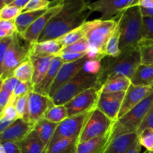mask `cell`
I'll use <instances>...</instances> for the list:
<instances>
[{
    "instance_id": "1",
    "label": "cell",
    "mask_w": 153,
    "mask_h": 153,
    "mask_svg": "<svg viewBox=\"0 0 153 153\" xmlns=\"http://www.w3.org/2000/svg\"><path fill=\"white\" fill-rule=\"evenodd\" d=\"M88 2L84 0L64 1L61 10L52 18L37 42L56 40L82 26L90 14Z\"/></svg>"
},
{
    "instance_id": "2",
    "label": "cell",
    "mask_w": 153,
    "mask_h": 153,
    "mask_svg": "<svg viewBox=\"0 0 153 153\" xmlns=\"http://www.w3.org/2000/svg\"><path fill=\"white\" fill-rule=\"evenodd\" d=\"M102 68L98 74L99 87L120 76L132 78L137 67L141 64L138 48L121 51L117 57L106 56L101 61Z\"/></svg>"
},
{
    "instance_id": "3",
    "label": "cell",
    "mask_w": 153,
    "mask_h": 153,
    "mask_svg": "<svg viewBox=\"0 0 153 153\" xmlns=\"http://www.w3.org/2000/svg\"><path fill=\"white\" fill-rule=\"evenodd\" d=\"M120 34V49L126 50L137 48L143 39V16L138 4L129 7L118 16Z\"/></svg>"
},
{
    "instance_id": "4",
    "label": "cell",
    "mask_w": 153,
    "mask_h": 153,
    "mask_svg": "<svg viewBox=\"0 0 153 153\" xmlns=\"http://www.w3.org/2000/svg\"><path fill=\"white\" fill-rule=\"evenodd\" d=\"M93 88H97L101 91L99 87L98 75L90 74L82 70L60 88L51 97V100L54 105H64L79 94Z\"/></svg>"
},
{
    "instance_id": "5",
    "label": "cell",
    "mask_w": 153,
    "mask_h": 153,
    "mask_svg": "<svg viewBox=\"0 0 153 153\" xmlns=\"http://www.w3.org/2000/svg\"><path fill=\"white\" fill-rule=\"evenodd\" d=\"M152 105L153 91L137 106L114 123L112 129V140L119 136L137 133Z\"/></svg>"
},
{
    "instance_id": "6",
    "label": "cell",
    "mask_w": 153,
    "mask_h": 153,
    "mask_svg": "<svg viewBox=\"0 0 153 153\" xmlns=\"http://www.w3.org/2000/svg\"><path fill=\"white\" fill-rule=\"evenodd\" d=\"M117 24L118 17L111 20L94 19L87 21L82 25L85 37L88 40L89 46L98 49L103 58L106 57L105 49L108 40L116 29Z\"/></svg>"
},
{
    "instance_id": "7",
    "label": "cell",
    "mask_w": 153,
    "mask_h": 153,
    "mask_svg": "<svg viewBox=\"0 0 153 153\" xmlns=\"http://www.w3.org/2000/svg\"><path fill=\"white\" fill-rule=\"evenodd\" d=\"M22 38L16 33L13 36V40L6 53L4 61L0 65V79L4 80L13 76V73L19 64L29 58L30 43L22 42Z\"/></svg>"
},
{
    "instance_id": "8",
    "label": "cell",
    "mask_w": 153,
    "mask_h": 153,
    "mask_svg": "<svg viewBox=\"0 0 153 153\" xmlns=\"http://www.w3.org/2000/svg\"><path fill=\"white\" fill-rule=\"evenodd\" d=\"M114 123L99 109L95 108L84 126L79 137V143L105 135L112 131Z\"/></svg>"
},
{
    "instance_id": "9",
    "label": "cell",
    "mask_w": 153,
    "mask_h": 153,
    "mask_svg": "<svg viewBox=\"0 0 153 153\" xmlns=\"http://www.w3.org/2000/svg\"><path fill=\"white\" fill-rule=\"evenodd\" d=\"M101 91L93 88L84 91L64 105L67 110L68 117L84 114L97 108Z\"/></svg>"
},
{
    "instance_id": "10",
    "label": "cell",
    "mask_w": 153,
    "mask_h": 153,
    "mask_svg": "<svg viewBox=\"0 0 153 153\" xmlns=\"http://www.w3.org/2000/svg\"><path fill=\"white\" fill-rule=\"evenodd\" d=\"M139 0H99L88 2V8L91 12L102 13L100 19H116L123 11L133 5L137 4Z\"/></svg>"
},
{
    "instance_id": "11",
    "label": "cell",
    "mask_w": 153,
    "mask_h": 153,
    "mask_svg": "<svg viewBox=\"0 0 153 153\" xmlns=\"http://www.w3.org/2000/svg\"><path fill=\"white\" fill-rule=\"evenodd\" d=\"M91 113V111L84 114L68 117L67 119L60 123L49 145L62 139L79 138Z\"/></svg>"
},
{
    "instance_id": "12",
    "label": "cell",
    "mask_w": 153,
    "mask_h": 153,
    "mask_svg": "<svg viewBox=\"0 0 153 153\" xmlns=\"http://www.w3.org/2000/svg\"><path fill=\"white\" fill-rule=\"evenodd\" d=\"M53 105L49 97L31 91L28 94L27 112L24 120L34 126L43 119L48 109Z\"/></svg>"
},
{
    "instance_id": "13",
    "label": "cell",
    "mask_w": 153,
    "mask_h": 153,
    "mask_svg": "<svg viewBox=\"0 0 153 153\" xmlns=\"http://www.w3.org/2000/svg\"><path fill=\"white\" fill-rule=\"evenodd\" d=\"M64 3V1H55V4L54 1H52L53 4L51 3L50 7L42 16H40L23 34L19 35L25 41L29 43L37 42L39 37L46 28L49 21L61 10Z\"/></svg>"
},
{
    "instance_id": "14",
    "label": "cell",
    "mask_w": 153,
    "mask_h": 153,
    "mask_svg": "<svg viewBox=\"0 0 153 153\" xmlns=\"http://www.w3.org/2000/svg\"><path fill=\"white\" fill-rule=\"evenodd\" d=\"M126 92L101 93L97 102V108L116 122L118 120L120 111Z\"/></svg>"
},
{
    "instance_id": "15",
    "label": "cell",
    "mask_w": 153,
    "mask_h": 153,
    "mask_svg": "<svg viewBox=\"0 0 153 153\" xmlns=\"http://www.w3.org/2000/svg\"><path fill=\"white\" fill-rule=\"evenodd\" d=\"M88 60V58H87V56H85V58L75 62L64 63V64L60 68L57 74L56 79L51 88L49 97L51 98L60 88L71 80L79 72L82 71Z\"/></svg>"
},
{
    "instance_id": "16",
    "label": "cell",
    "mask_w": 153,
    "mask_h": 153,
    "mask_svg": "<svg viewBox=\"0 0 153 153\" xmlns=\"http://www.w3.org/2000/svg\"><path fill=\"white\" fill-rule=\"evenodd\" d=\"M153 91V87L135 86L131 84L124 97L118 119L126 114Z\"/></svg>"
},
{
    "instance_id": "17",
    "label": "cell",
    "mask_w": 153,
    "mask_h": 153,
    "mask_svg": "<svg viewBox=\"0 0 153 153\" xmlns=\"http://www.w3.org/2000/svg\"><path fill=\"white\" fill-rule=\"evenodd\" d=\"M34 126L22 119H17L0 134V143L13 142L19 143L31 131Z\"/></svg>"
},
{
    "instance_id": "18",
    "label": "cell",
    "mask_w": 153,
    "mask_h": 153,
    "mask_svg": "<svg viewBox=\"0 0 153 153\" xmlns=\"http://www.w3.org/2000/svg\"><path fill=\"white\" fill-rule=\"evenodd\" d=\"M63 64H64V61L61 59V57L55 56L52 60V64H51L50 67H49L46 76L38 85L33 88V91L37 93V94L49 97L51 88L56 79L57 74H58L60 68Z\"/></svg>"
},
{
    "instance_id": "19",
    "label": "cell",
    "mask_w": 153,
    "mask_h": 153,
    "mask_svg": "<svg viewBox=\"0 0 153 153\" xmlns=\"http://www.w3.org/2000/svg\"><path fill=\"white\" fill-rule=\"evenodd\" d=\"M63 46L58 40H46L30 43L29 56H59Z\"/></svg>"
},
{
    "instance_id": "20",
    "label": "cell",
    "mask_w": 153,
    "mask_h": 153,
    "mask_svg": "<svg viewBox=\"0 0 153 153\" xmlns=\"http://www.w3.org/2000/svg\"><path fill=\"white\" fill-rule=\"evenodd\" d=\"M112 131L102 137L79 143L76 153H104L111 142Z\"/></svg>"
},
{
    "instance_id": "21",
    "label": "cell",
    "mask_w": 153,
    "mask_h": 153,
    "mask_svg": "<svg viewBox=\"0 0 153 153\" xmlns=\"http://www.w3.org/2000/svg\"><path fill=\"white\" fill-rule=\"evenodd\" d=\"M55 56H47V57H34L29 56L30 60L32 63L33 78H32V86L38 85L46 74L47 73L49 67H50L52 61Z\"/></svg>"
},
{
    "instance_id": "22",
    "label": "cell",
    "mask_w": 153,
    "mask_h": 153,
    "mask_svg": "<svg viewBox=\"0 0 153 153\" xmlns=\"http://www.w3.org/2000/svg\"><path fill=\"white\" fill-rule=\"evenodd\" d=\"M137 140V133L119 136L112 140L104 153H127Z\"/></svg>"
},
{
    "instance_id": "23",
    "label": "cell",
    "mask_w": 153,
    "mask_h": 153,
    "mask_svg": "<svg viewBox=\"0 0 153 153\" xmlns=\"http://www.w3.org/2000/svg\"><path fill=\"white\" fill-rule=\"evenodd\" d=\"M21 153H46L47 147L40 140L34 130L31 131L20 143Z\"/></svg>"
},
{
    "instance_id": "24",
    "label": "cell",
    "mask_w": 153,
    "mask_h": 153,
    "mask_svg": "<svg viewBox=\"0 0 153 153\" xmlns=\"http://www.w3.org/2000/svg\"><path fill=\"white\" fill-rule=\"evenodd\" d=\"M131 82L135 86L153 87V65L140 64L136 69Z\"/></svg>"
},
{
    "instance_id": "25",
    "label": "cell",
    "mask_w": 153,
    "mask_h": 153,
    "mask_svg": "<svg viewBox=\"0 0 153 153\" xmlns=\"http://www.w3.org/2000/svg\"><path fill=\"white\" fill-rule=\"evenodd\" d=\"M58 126V124L49 122L45 119L40 120L34 126L33 130L35 131L39 138L44 143L47 149Z\"/></svg>"
},
{
    "instance_id": "26",
    "label": "cell",
    "mask_w": 153,
    "mask_h": 153,
    "mask_svg": "<svg viewBox=\"0 0 153 153\" xmlns=\"http://www.w3.org/2000/svg\"><path fill=\"white\" fill-rule=\"evenodd\" d=\"M48 10V9H47ZM47 10H37V11L26 12V13H22L16 19V23L17 33L20 34H23L40 16L43 14Z\"/></svg>"
},
{
    "instance_id": "27",
    "label": "cell",
    "mask_w": 153,
    "mask_h": 153,
    "mask_svg": "<svg viewBox=\"0 0 153 153\" xmlns=\"http://www.w3.org/2000/svg\"><path fill=\"white\" fill-rule=\"evenodd\" d=\"M79 138L62 139L48 146L46 153H76Z\"/></svg>"
},
{
    "instance_id": "28",
    "label": "cell",
    "mask_w": 153,
    "mask_h": 153,
    "mask_svg": "<svg viewBox=\"0 0 153 153\" xmlns=\"http://www.w3.org/2000/svg\"><path fill=\"white\" fill-rule=\"evenodd\" d=\"M131 85V79L126 76H120L106 82L101 88V93L126 92Z\"/></svg>"
},
{
    "instance_id": "29",
    "label": "cell",
    "mask_w": 153,
    "mask_h": 153,
    "mask_svg": "<svg viewBox=\"0 0 153 153\" xmlns=\"http://www.w3.org/2000/svg\"><path fill=\"white\" fill-rule=\"evenodd\" d=\"M33 66L30 58H27L25 61L19 64L16 67L13 73V76L18 79L19 82H25V83H31L32 85L33 78Z\"/></svg>"
},
{
    "instance_id": "30",
    "label": "cell",
    "mask_w": 153,
    "mask_h": 153,
    "mask_svg": "<svg viewBox=\"0 0 153 153\" xmlns=\"http://www.w3.org/2000/svg\"><path fill=\"white\" fill-rule=\"evenodd\" d=\"M67 117H68V113L65 106L53 105L48 109L43 117V119L54 123L59 124Z\"/></svg>"
},
{
    "instance_id": "31",
    "label": "cell",
    "mask_w": 153,
    "mask_h": 153,
    "mask_svg": "<svg viewBox=\"0 0 153 153\" xmlns=\"http://www.w3.org/2000/svg\"><path fill=\"white\" fill-rule=\"evenodd\" d=\"M137 48L140 54L141 64L153 65V40L143 38L139 42Z\"/></svg>"
},
{
    "instance_id": "32",
    "label": "cell",
    "mask_w": 153,
    "mask_h": 153,
    "mask_svg": "<svg viewBox=\"0 0 153 153\" xmlns=\"http://www.w3.org/2000/svg\"><path fill=\"white\" fill-rule=\"evenodd\" d=\"M120 34L119 25L117 24L116 29L109 37L105 46V53L106 56L117 57L118 55H120V54L121 53L120 49Z\"/></svg>"
},
{
    "instance_id": "33",
    "label": "cell",
    "mask_w": 153,
    "mask_h": 153,
    "mask_svg": "<svg viewBox=\"0 0 153 153\" xmlns=\"http://www.w3.org/2000/svg\"><path fill=\"white\" fill-rule=\"evenodd\" d=\"M85 37V31H84L82 25L79 28H76L73 31H69L68 33L65 34L64 35L61 36V37L58 38L57 40L60 42L63 46V48L65 46L71 45L73 43H76L78 40H81L82 38Z\"/></svg>"
},
{
    "instance_id": "34",
    "label": "cell",
    "mask_w": 153,
    "mask_h": 153,
    "mask_svg": "<svg viewBox=\"0 0 153 153\" xmlns=\"http://www.w3.org/2000/svg\"><path fill=\"white\" fill-rule=\"evenodd\" d=\"M137 138L141 146H143L147 152L153 151V128H146L137 133Z\"/></svg>"
},
{
    "instance_id": "35",
    "label": "cell",
    "mask_w": 153,
    "mask_h": 153,
    "mask_svg": "<svg viewBox=\"0 0 153 153\" xmlns=\"http://www.w3.org/2000/svg\"><path fill=\"white\" fill-rule=\"evenodd\" d=\"M88 46L89 45L87 39L83 37L76 43L63 48L60 55L64 53H84L87 52Z\"/></svg>"
},
{
    "instance_id": "36",
    "label": "cell",
    "mask_w": 153,
    "mask_h": 153,
    "mask_svg": "<svg viewBox=\"0 0 153 153\" xmlns=\"http://www.w3.org/2000/svg\"><path fill=\"white\" fill-rule=\"evenodd\" d=\"M17 33L15 20H0V39L13 37Z\"/></svg>"
},
{
    "instance_id": "37",
    "label": "cell",
    "mask_w": 153,
    "mask_h": 153,
    "mask_svg": "<svg viewBox=\"0 0 153 153\" xmlns=\"http://www.w3.org/2000/svg\"><path fill=\"white\" fill-rule=\"evenodd\" d=\"M51 3L52 1H49L48 0H29L26 6L22 10V13L47 10L50 7Z\"/></svg>"
},
{
    "instance_id": "38",
    "label": "cell",
    "mask_w": 153,
    "mask_h": 153,
    "mask_svg": "<svg viewBox=\"0 0 153 153\" xmlns=\"http://www.w3.org/2000/svg\"><path fill=\"white\" fill-rule=\"evenodd\" d=\"M22 13V10L11 5H6L0 9V20H15Z\"/></svg>"
},
{
    "instance_id": "39",
    "label": "cell",
    "mask_w": 153,
    "mask_h": 153,
    "mask_svg": "<svg viewBox=\"0 0 153 153\" xmlns=\"http://www.w3.org/2000/svg\"><path fill=\"white\" fill-rule=\"evenodd\" d=\"M31 91H33V86L31 83L19 82L16 88H15L13 94H12L10 102L13 103L16 99L22 97V96L28 95Z\"/></svg>"
},
{
    "instance_id": "40",
    "label": "cell",
    "mask_w": 153,
    "mask_h": 153,
    "mask_svg": "<svg viewBox=\"0 0 153 153\" xmlns=\"http://www.w3.org/2000/svg\"><path fill=\"white\" fill-rule=\"evenodd\" d=\"M28 94V95H25L21 97H19L13 102L15 108H16V112H17L18 118L19 119L24 120L25 115H26Z\"/></svg>"
},
{
    "instance_id": "41",
    "label": "cell",
    "mask_w": 153,
    "mask_h": 153,
    "mask_svg": "<svg viewBox=\"0 0 153 153\" xmlns=\"http://www.w3.org/2000/svg\"><path fill=\"white\" fill-rule=\"evenodd\" d=\"M17 119L19 118L13 103H9L0 113V120H4L13 123Z\"/></svg>"
},
{
    "instance_id": "42",
    "label": "cell",
    "mask_w": 153,
    "mask_h": 153,
    "mask_svg": "<svg viewBox=\"0 0 153 153\" xmlns=\"http://www.w3.org/2000/svg\"><path fill=\"white\" fill-rule=\"evenodd\" d=\"M143 38L153 40V17H143Z\"/></svg>"
},
{
    "instance_id": "43",
    "label": "cell",
    "mask_w": 153,
    "mask_h": 153,
    "mask_svg": "<svg viewBox=\"0 0 153 153\" xmlns=\"http://www.w3.org/2000/svg\"><path fill=\"white\" fill-rule=\"evenodd\" d=\"M102 68L101 61L99 60H88L84 66V69L86 73L92 75H98Z\"/></svg>"
},
{
    "instance_id": "44",
    "label": "cell",
    "mask_w": 153,
    "mask_h": 153,
    "mask_svg": "<svg viewBox=\"0 0 153 153\" xmlns=\"http://www.w3.org/2000/svg\"><path fill=\"white\" fill-rule=\"evenodd\" d=\"M19 82V81L16 78H15L14 76H11V77L7 78L4 80L1 81V87H0V88L5 90L6 91L10 93L12 95Z\"/></svg>"
},
{
    "instance_id": "45",
    "label": "cell",
    "mask_w": 153,
    "mask_h": 153,
    "mask_svg": "<svg viewBox=\"0 0 153 153\" xmlns=\"http://www.w3.org/2000/svg\"><path fill=\"white\" fill-rule=\"evenodd\" d=\"M13 40V37L0 39V65L3 63L6 53Z\"/></svg>"
},
{
    "instance_id": "46",
    "label": "cell",
    "mask_w": 153,
    "mask_h": 153,
    "mask_svg": "<svg viewBox=\"0 0 153 153\" xmlns=\"http://www.w3.org/2000/svg\"><path fill=\"white\" fill-rule=\"evenodd\" d=\"M64 63H71L77 61L86 56V52L84 53H64L59 55Z\"/></svg>"
},
{
    "instance_id": "47",
    "label": "cell",
    "mask_w": 153,
    "mask_h": 153,
    "mask_svg": "<svg viewBox=\"0 0 153 153\" xmlns=\"http://www.w3.org/2000/svg\"><path fill=\"white\" fill-rule=\"evenodd\" d=\"M153 128V105H152V107L150 108L149 111H148L146 116L145 117L144 120H143L140 128H139L138 131H137V134L138 132H140V131H141L142 130L145 129V128Z\"/></svg>"
},
{
    "instance_id": "48",
    "label": "cell",
    "mask_w": 153,
    "mask_h": 153,
    "mask_svg": "<svg viewBox=\"0 0 153 153\" xmlns=\"http://www.w3.org/2000/svg\"><path fill=\"white\" fill-rule=\"evenodd\" d=\"M11 94L5 90L0 88V109L1 111L10 103L11 100Z\"/></svg>"
},
{
    "instance_id": "49",
    "label": "cell",
    "mask_w": 153,
    "mask_h": 153,
    "mask_svg": "<svg viewBox=\"0 0 153 153\" xmlns=\"http://www.w3.org/2000/svg\"><path fill=\"white\" fill-rule=\"evenodd\" d=\"M0 144L3 146L5 153H21L19 143H13V142H4Z\"/></svg>"
},
{
    "instance_id": "50",
    "label": "cell",
    "mask_w": 153,
    "mask_h": 153,
    "mask_svg": "<svg viewBox=\"0 0 153 153\" xmlns=\"http://www.w3.org/2000/svg\"><path fill=\"white\" fill-rule=\"evenodd\" d=\"M28 1H29V0H13L10 3V5L17 7V8L22 10L24 9V7L26 6V4H28Z\"/></svg>"
},
{
    "instance_id": "51",
    "label": "cell",
    "mask_w": 153,
    "mask_h": 153,
    "mask_svg": "<svg viewBox=\"0 0 153 153\" xmlns=\"http://www.w3.org/2000/svg\"><path fill=\"white\" fill-rule=\"evenodd\" d=\"M140 150H141V145L139 143L138 138H137V140L129 148L127 153H140Z\"/></svg>"
},
{
    "instance_id": "52",
    "label": "cell",
    "mask_w": 153,
    "mask_h": 153,
    "mask_svg": "<svg viewBox=\"0 0 153 153\" xmlns=\"http://www.w3.org/2000/svg\"><path fill=\"white\" fill-rule=\"evenodd\" d=\"M138 5L143 8H153V0H139Z\"/></svg>"
},
{
    "instance_id": "53",
    "label": "cell",
    "mask_w": 153,
    "mask_h": 153,
    "mask_svg": "<svg viewBox=\"0 0 153 153\" xmlns=\"http://www.w3.org/2000/svg\"><path fill=\"white\" fill-rule=\"evenodd\" d=\"M140 11L143 17H153V8L149 9L140 7Z\"/></svg>"
},
{
    "instance_id": "54",
    "label": "cell",
    "mask_w": 153,
    "mask_h": 153,
    "mask_svg": "<svg viewBox=\"0 0 153 153\" xmlns=\"http://www.w3.org/2000/svg\"><path fill=\"white\" fill-rule=\"evenodd\" d=\"M0 153H5V151H4L3 146L0 144Z\"/></svg>"
},
{
    "instance_id": "55",
    "label": "cell",
    "mask_w": 153,
    "mask_h": 153,
    "mask_svg": "<svg viewBox=\"0 0 153 153\" xmlns=\"http://www.w3.org/2000/svg\"><path fill=\"white\" fill-rule=\"evenodd\" d=\"M147 153H153V151L152 152H147Z\"/></svg>"
}]
</instances>
